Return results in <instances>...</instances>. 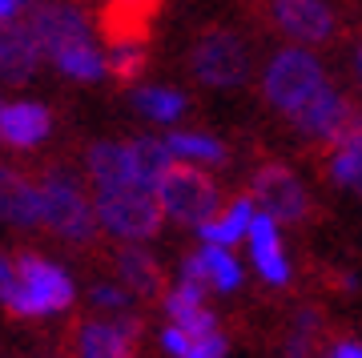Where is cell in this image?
Returning <instances> with one entry per match:
<instances>
[{"label":"cell","instance_id":"34","mask_svg":"<svg viewBox=\"0 0 362 358\" xmlns=\"http://www.w3.org/2000/svg\"><path fill=\"white\" fill-rule=\"evenodd\" d=\"M354 77H358V85H362V40H358V49H354Z\"/></svg>","mask_w":362,"mask_h":358},{"label":"cell","instance_id":"3","mask_svg":"<svg viewBox=\"0 0 362 358\" xmlns=\"http://www.w3.org/2000/svg\"><path fill=\"white\" fill-rule=\"evenodd\" d=\"M40 205H45V230L69 246H93L101 233L93 193H85L73 169L52 166L40 173Z\"/></svg>","mask_w":362,"mask_h":358},{"label":"cell","instance_id":"16","mask_svg":"<svg viewBox=\"0 0 362 358\" xmlns=\"http://www.w3.org/2000/svg\"><path fill=\"white\" fill-rule=\"evenodd\" d=\"M40 61H45V52H40V40L28 25V16L0 25V81L4 85H25L40 69Z\"/></svg>","mask_w":362,"mask_h":358},{"label":"cell","instance_id":"32","mask_svg":"<svg viewBox=\"0 0 362 358\" xmlns=\"http://www.w3.org/2000/svg\"><path fill=\"white\" fill-rule=\"evenodd\" d=\"M37 8V0H0V25H13V21H25V13Z\"/></svg>","mask_w":362,"mask_h":358},{"label":"cell","instance_id":"28","mask_svg":"<svg viewBox=\"0 0 362 358\" xmlns=\"http://www.w3.org/2000/svg\"><path fill=\"white\" fill-rule=\"evenodd\" d=\"M318 330H322V318L314 306H302L290 322V334L282 342V358H314V346H318Z\"/></svg>","mask_w":362,"mask_h":358},{"label":"cell","instance_id":"1","mask_svg":"<svg viewBox=\"0 0 362 358\" xmlns=\"http://www.w3.org/2000/svg\"><path fill=\"white\" fill-rule=\"evenodd\" d=\"M77 298L73 274L49 258L21 250V254H0V306L13 318H49L65 314Z\"/></svg>","mask_w":362,"mask_h":358},{"label":"cell","instance_id":"21","mask_svg":"<svg viewBox=\"0 0 362 358\" xmlns=\"http://www.w3.org/2000/svg\"><path fill=\"white\" fill-rule=\"evenodd\" d=\"M326 178L334 181L338 190L362 197V117L326 149Z\"/></svg>","mask_w":362,"mask_h":358},{"label":"cell","instance_id":"7","mask_svg":"<svg viewBox=\"0 0 362 358\" xmlns=\"http://www.w3.org/2000/svg\"><path fill=\"white\" fill-rule=\"evenodd\" d=\"M250 197L278 226H298V221L310 218V209H314V197L306 190V181L298 178V169H290L286 161H262L254 169V178H250Z\"/></svg>","mask_w":362,"mask_h":358},{"label":"cell","instance_id":"11","mask_svg":"<svg viewBox=\"0 0 362 358\" xmlns=\"http://www.w3.org/2000/svg\"><path fill=\"white\" fill-rule=\"evenodd\" d=\"M141 318L133 314H109L89 318L73 330V358H137Z\"/></svg>","mask_w":362,"mask_h":358},{"label":"cell","instance_id":"2","mask_svg":"<svg viewBox=\"0 0 362 358\" xmlns=\"http://www.w3.org/2000/svg\"><path fill=\"white\" fill-rule=\"evenodd\" d=\"M330 85L334 81H330L326 61L318 57V49H306V45H282L258 69L262 101H266L270 113L282 117V121L298 117L314 97H322Z\"/></svg>","mask_w":362,"mask_h":358},{"label":"cell","instance_id":"4","mask_svg":"<svg viewBox=\"0 0 362 358\" xmlns=\"http://www.w3.org/2000/svg\"><path fill=\"white\" fill-rule=\"evenodd\" d=\"M157 202H161L165 221L185 226V230H202L209 218L221 214L226 193H221V185L214 181L209 169L173 161V166L165 169V178L157 181Z\"/></svg>","mask_w":362,"mask_h":358},{"label":"cell","instance_id":"12","mask_svg":"<svg viewBox=\"0 0 362 358\" xmlns=\"http://www.w3.org/2000/svg\"><path fill=\"white\" fill-rule=\"evenodd\" d=\"M242 278H246V270H242V262L226 246L202 242L194 254L181 258V266H177V282H194V286H206L214 294H233L242 286Z\"/></svg>","mask_w":362,"mask_h":358},{"label":"cell","instance_id":"30","mask_svg":"<svg viewBox=\"0 0 362 358\" xmlns=\"http://www.w3.org/2000/svg\"><path fill=\"white\" fill-rule=\"evenodd\" d=\"M230 354V338L221 330H214V334H202V338H194L189 342V354L185 358H226Z\"/></svg>","mask_w":362,"mask_h":358},{"label":"cell","instance_id":"31","mask_svg":"<svg viewBox=\"0 0 362 358\" xmlns=\"http://www.w3.org/2000/svg\"><path fill=\"white\" fill-rule=\"evenodd\" d=\"M157 342H161V350H165L169 358H185V354H189V342H194V338L181 330V326H173V322H169L165 330H161V338H157Z\"/></svg>","mask_w":362,"mask_h":358},{"label":"cell","instance_id":"33","mask_svg":"<svg viewBox=\"0 0 362 358\" xmlns=\"http://www.w3.org/2000/svg\"><path fill=\"white\" fill-rule=\"evenodd\" d=\"M326 358H362V342H354V338H334L330 350H326Z\"/></svg>","mask_w":362,"mask_h":358},{"label":"cell","instance_id":"22","mask_svg":"<svg viewBox=\"0 0 362 358\" xmlns=\"http://www.w3.org/2000/svg\"><path fill=\"white\" fill-rule=\"evenodd\" d=\"M165 145L173 161H185V166H202V169H218L230 161V145L214 133H202V129H169Z\"/></svg>","mask_w":362,"mask_h":358},{"label":"cell","instance_id":"26","mask_svg":"<svg viewBox=\"0 0 362 358\" xmlns=\"http://www.w3.org/2000/svg\"><path fill=\"white\" fill-rule=\"evenodd\" d=\"M133 161H137V173H141L145 185H153L165 178V169L173 166V154H169L165 137H133Z\"/></svg>","mask_w":362,"mask_h":358},{"label":"cell","instance_id":"24","mask_svg":"<svg viewBox=\"0 0 362 358\" xmlns=\"http://www.w3.org/2000/svg\"><path fill=\"white\" fill-rule=\"evenodd\" d=\"M129 101L153 125H177L181 117L189 113V97L181 89H173V85H137L129 93Z\"/></svg>","mask_w":362,"mask_h":358},{"label":"cell","instance_id":"19","mask_svg":"<svg viewBox=\"0 0 362 358\" xmlns=\"http://www.w3.org/2000/svg\"><path fill=\"white\" fill-rule=\"evenodd\" d=\"M113 270L133 298H165V274L145 246H121L113 254Z\"/></svg>","mask_w":362,"mask_h":358},{"label":"cell","instance_id":"5","mask_svg":"<svg viewBox=\"0 0 362 358\" xmlns=\"http://www.w3.org/2000/svg\"><path fill=\"white\" fill-rule=\"evenodd\" d=\"M189 73L206 89H242L254 77V49L233 28H206L189 49Z\"/></svg>","mask_w":362,"mask_h":358},{"label":"cell","instance_id":"17","mask_svg":"<svg viewBox=\"0 0 362 358\" xmlns=\"http://www.w3.org/2000/svg\"><path fill=\"white\" fill-rule=\"evenodd\" d=\"M206 294H209L206 286H194V282H173V286L165 290V298H161V310H165L169 322L181 326L189 338H202V334L221 330L218 314L206 306Z\"/></svg>","mask_w":362,"mask_h":358},{"label":"cell","instance_id":"25","mask_svg":"<svg viewBox=\"0 0 362 358\" xmlns=\"http://www.w3.org/2000/svg\"><path fill=\"white\" fill-rule=\"evenodd\" d=\"M52 69H57L61 77L85 81V85H93V81L109 77V61H105V49L97 45V40H89V45H77V49L61 52V57L52 61Z\"/></svg>","mask_w":362,"mask_h":358},{"label":"cell","instance_id":"29","mask_svg":"<svg viewBox=\"0 0 362 358\" xmlns=\"http://www.w3.org/2000/svg\"><path fill=\"white\" fill-rule=\"evenodd\" d=\"M89 302L105 314H129L133 310V294L121 286V282H97L89 290Z\"/></svg>","mask_w":362,"mask_h":358},{"label":"cell","instance_id":"13","mask_svg":"<svg viewBox=\"0 0 362 358\" xmlns=\"http://www.w3.org/2000/svg\"><path fill=\"white\" fill-rule=\"evenodd\" d=\"M85 173H89L93 193L101 190H125V185H145L133 161L129 141H93L85 149ZM153 190V185H149Z\"/></svg>","mask_w":362,"mask_h":358},{"label":"cell","instance_id":"9","mask_svg":"<svg viewBox=\"0 0 362 358\" xmlns=\"http://www.w3.org/2000/svg\"><path fill=\"white\" fill-rule=\"evenodd\" d=\"M266 16L290 45L322 49L338 37V13L330 0H266Z\"/></svg>","mask_w":362,"mask_h":358},{"label":"cell","instance_id":"6","mask_svg":"<svg viewBox=\"0 0 362 358\" xmlns=\"http://www.w3.org/2000/svg\"><path fill=\"white\" fill-rule=\"evenodd\" d=\"M97 205V221L109 238H117L121 246H141L149 238L161 233L165 214L157 202V190L149 185H125V190H101L93 193Z\"/></svg>","mask_w":362,"mask_h":358},{"label":"cell","instance_id":"10","mask_svg":"<svg viewBox=\"0 0 362 358\" xmlns=\"http://www.w3.org/2000/svg\"><path fill=\"white\" fill-rule=\"evenodd\" d=\"M358 117L362 113L354 109V101H350L338 85H330L322 97H314V101L306 105L298 117H290L286 125L294 129L306 145H322V149H330V145H334V141L342 137V133H346Z\"/></svg>","mask_w":362,"mask_h":358},{"label":"cell","instance_id":"14","mask_svg":"<svg viewBox=\"0 0 362 358\" xmlns=\"http://www.w3.org/2000/svg\"><path fill=\"white\" fill-rule=\"evenodd\" d=\"M246 250H250V262L258 270V278L266 286H290L294 278V266H290V254H286V242H282V226L270 218V214H262L254 218L250 226V238H246Z\"/></svg>","mask_w":362,"mask_h":358},{"label":"cell","instance_id":"18","mask_svg":"<svg viewBox=\"0 0 362 358\" xmlns=\"http://www.w3.org/2000/svg\"><path fill=\"white\" fill-rule=\"evenodd\" d=\"M52 133V113L40 101H8L0 117V141L13 149H37Z\"/></svg>","mask_w":362,"mask_h":358},{"label":"cell","instance_id":"27","mask_svg":"<svg viewBox=\"0 0 362 358\" xmlns=\"http://www.w3.org/2000/svg\"><path fill=\"white\" fill-rule=\"evenodd\" d=\"M105 61H109V77L137 81L149 64V49H145V40H109Z\"/></svg>","mask_w":362,"mask_h":358},{"label":"cell","instance_id":"20","mask_svg":"<svg viewBox=\"0 0 362 358\" xmlns=\"http://www.w3.org/2000/svg\"><path fill=\"white\" fill-rule=\"evenodd\" d=\"M254 218H258V202L246 193H238V197H230V202L221 205L218 218H209L202 230H197V238L206 246H226V250H233V246H242L250 238V226H254Z\"/></svg>","mask_w":362,"mask_h":358},{"label":"cell","instance_id":"15","mask_svg":"<svg viewBox=\"0 0 362 358\" xmlns=\"http://www.w3.org/2000/svg\"><path fill=\"white\" fill-rule=\"evenodd\" d=\"M0 221L4 226H45V205H40V178H28L13 166H0Z\"/></svg>","mask_w":362,"mask_h":358},{"label":"cell","instance_id":"23","mask_svg":"<svg viewBox=\"0 0 362 358\" xmlns=\"http://www.w3.org/2000/svg\"><path fill=\"white\" fill-rule=\"evenodd\" d=\"M161 8V0H105L101 33L109 40H145V28Z\"/></svg>","mask_w":362,"mask_h":358},{"label":"cell","instance_id":"8","mask_svg":"<svg viewBox=\"0 0 362 358\" xmlns=\"http://www.w3.org/2000/svg\"><path fill=\"white\" fill-rule=\"evenodd\" d=\"M28 25H33V33L40 40L45 61H57L61 52L97 40L93 16L81 0H37V8L28 13Z\"/></svg>","mask_w":362,"mask_h":358},{"label":"cell","instance_id":"35","mask_svg":"<svg viewBox=\"0 0 362 358\" xmlns=\"http://www.w3.org/2000/svg\"><path fill=\"white\" fill-rule=\"evenodd\" d=\"M4 105H8V101H4V97H0V117H4Z\"/></svg>","mask_w":362,"mask_h":358}]
</instances>
